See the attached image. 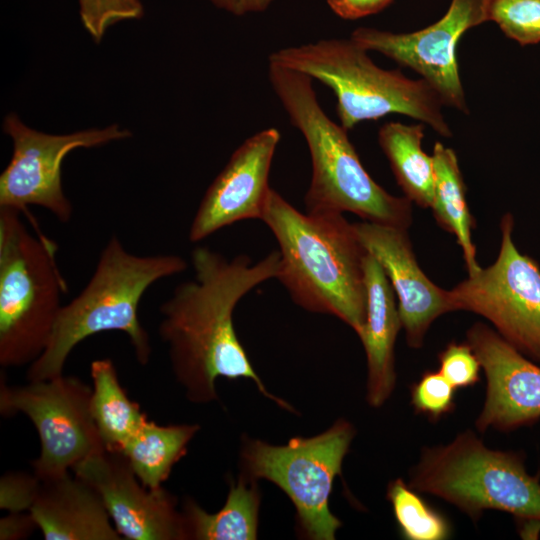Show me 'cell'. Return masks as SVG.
<instances>
[{"instance_id": "6da1fadb", "label": "cell", "mask_w": 540, "mask_h": 540, "mask_svg": "<svg viewBox=\"0 0 540 540\" xmlns=\"http://www.w3.org/2000/svg\"><path fill=\"white\" fill-rule=\"evenodd\" d=\"M192 280L177 285L160 308L158 332L168 347L172 372L186 398L196 404L218 399L216 380L246 378L281 408L294 411L271 394L255 372L233 325L238 302L259 284L277 278L278 250L253 263L244 254L227 259L205 246L191 252Z\"/></svg>"}, {"instance_id": "7a4b0ae2", "label": "cell", "mask_w": 540, "mask_h": 540, "mask_svg": "<svg viewBox=\"0 0 540 540\" xmlns=\"http://www.w3.org/2000/svg\"><path fill=\"white\" fill-rule=\"evenodd\" d=\"M261 220L280 253L278 279L295 304L334 315L359 336L366 320L367 251L338 212L302 213L270 189Z\"/></svg>"}, {"instance_id": "3957f363", "label": "cell", "mask_w": 540, "mask_h": 540, "mask_svg": "<svg viewBox=\"0 0 540 540\" xmlns=\"http://www.w3.org/2000/svg\"><path fill=\"white\" fill-rule=\"evenodd\" d=\"M186 268V260L179 255H137L112 236L101 250L88 283L60 309L45 350L29 365L27 380L62 375L72 350L86 338L105 331L125 333L137 361L146 365L152 345L139 320L140 301L152 284Z\"/></svg>"}, {"instance_id": "277c9868", "label": "cell", "mask_w": 540, "mask_h": 540, "mask_svg": "<svg viewBox=\"0 0 540 540\" xmlns=\"http://www.w3.org/2000/svg\"><path fill=\"white\" fill-rule=\"evenodd\" d=\"M268 79L310 153L312 177L304 198L306 212L347 211L368 222L407 229L411 201L389 194L373 180L347 130L320 106L313 79L272 62H268Z\"/></svg>"}, {"instance_id": "5b68a950", "label": "cell", "mask_w": 540, "mask_h": 540, "mask_svg": "<svg viewBox=\"0 0 540 540\" xmlns=\"http://www.w3.org/2000/svg\"><path fill=\"white\" fill-rule=\"evenodd\" d=\"M368 50L349 39H321L279 49L268 62L320 81L335 94L340 125L347 131L364 120L392 113L403 114L429 125L443 137L452 135L445 121L444 105L422 78H407L400 70L377 66Z\"/></svg>"}, {"instance_id": "8992f818", "label": "cell", "mask_w": 540, "mask_h": 540, "mask_svg": "<svg viewBox=\"0 0 540 540\" xmlns=\"http://www.w3.org/2000/svg\"><path fill=\"white\" fill-rule=\"evenodd\" d=\"M0 207V365L32 364L45 350L68 291L57 244L29 211Z\"/></svg>"}, {"instance_id": "52a82bcc", "label": "cell", "mask_w": 540, "mask_h": 540, "mask_svg": "<svg viewBox=\"0 0 540 540\" xmlns=\"http://www.w3.org/2000/svg\"><path fill=\"white\" fill-rule=\"evenodd\" d=\"M409 486L449 502L473 521L485 510L540 521V481L528 473L525 456L491 449L470 430L445 445L423 447Z\"/></svg>"}, {"instance_id": "ba28073f", "label": "cell", "mask_w": 540, "mask_h": 540, "mask_svg": "<svg viewBox=\"0 0 540 540\" xmlns=\"http://www.w3.org/2000/svg\"><path fill=\"white\" fill-rule=\"evenodd\" d=\"M356 434L354 426L338 419L326 431L271 445L245 437L240 450L241 475L277 485L291 500L301 535L333 540L342 522L329 509L334 479Z\"/></svg>"}, {"instance_id": "9c48e42d", "label": "cell", "mask_w": 540, "mask_h": 540, "mask_svg": "<svg viewBox=\"0 0 540 540\" xmlns=\"http://www.w3.org/2000/svg\"><path fill=\"white\" fill-rule=\"evenodd\" d=\"M91 386L75 376L59 375L23 386L0 383V413L26 415L40 440V454L32 462L41 480L68 473L78 463L106 450L93 420Z\"/></svg>"}, {"instance_id": "30bf717a", "label": "cell", "mask_w": 540, "mask_h": 540, "mask_svg": "<svg viewBox=\"0 0 540 540\" xmlns=\"http://www.w3.org/2000/svg\"><path fill=\"white\" fill-rule=\"evenodd\" d=\"M513 217L501 222L496 261L449 291L453 310L486 318L513 347L540 362V268L521 254L512 240Z\"/></svg>"}, {"instance_id": "8fae6325", "label": "cell", "mask_w": 540, "mask_h": 540, "mask_svg": "<svg viewBox=\"0 0 540 540\" xmlns=\"http://www.w3.org/2000/svg\"><path fill=\"white\" fill-rule=\"evenodd\" d=\"M2 128L12 141V156L0 175V207L26 212L29 206H39L61 223H68L73 214L62 186L66 155L77 148L102 146L132 135L119 124L48 134L28 127L14 112L4 117Z\"/></svg>"}, {"instance_id": "7c38bea8", "label": "cell", "mask_w": 540, "mask_h": 540, "mask_svg": "<svg viewBox=\"0 0 540 540\" xmlns=\"http://www.w3.org/2000/svg\"><path fill=\"white\" fill-rule=\"evenodd\" d=\"M489 2L452 0L442 18L421 30L393 33L358 27L350 38L366 50L415 71L436 91L444 105L468 114L456 47L467 30L489 21Z\"/></svg>"}, {"instance_id": "4fadbf2b", "label": "cell", "mask_w": 540, "mask_h": 540, "mask_svg": "<svg viewBox=\"0 0 540 540\" xmlns=\"http://www.w3.org/2000/svg\"><path fill=\"white\" fill-rule=\"evenodd\" d=\"M72 470L98 492L122 538L184 540L183 517L176 497L163 486H144L122 454L105 450Z\"/></svg>"}, {"instance_id": "5bb4252c", "label": "cell", "mask_w": 540, "mask_h": 540, "mask_svg": "<svg viewBox=\"0 0 540 540\" xmlns=\"http://www.w3.org/2000/svg\"><path fill=\"white\" fill-rule=\"evenodd\" d=\"M466 336L486 378L477 430L509 432L536 423L540 419V367L482 322L472 325Z\"/></svg>"}, {"instance_id": "9a60e30c", "label": "cell", "mask_w": 540, "mask_h": 540, "mask_svg": "<svg viewBox=\"0 0 540 540\" xmlns=\"http://www.w3.org/2000/svg\"><path fill=\"white\" fill-rule=\"evenodd\" d=\"M281 135L269 127L248 137L207 188L189 228L197 243L246 219H260L271 189L269 174Z\"/></svg>"}, {"instance_id": "2e32d148", "label": "cell", "mask_w": 540, "mask_h": 540, "mask_svg": "<svg viewBox=\"0 0 540 540\" xmlns=\"http://www.w3.org/2000/svg\"><path fill=\"white\" fill-rule=\"evenodd\" d=\"M353 226L361 244L379 262L397 295L407 344L420 348L433 321L454 311L449 291L435 285L421 270L407 229L368 221Z\"/></svg>"}, {"instance_id": "e0dca14e", "label": "cell", "mask_w": 540, "mask_h": 540, "mask_svg": "<svg viewBox=\"0 0 540 540\" xmlns=\"http://www.w3.org/2000/svg\"><path fill=\"white\" fill-rule=\"evenodd\" d=\"M30 513L46 540H120L98 492L69 473L41 481Z\"/></svg>"}, {"instance_id": "ac0fdd59", "label": "cell", "mask_w": 540, "mask_h": 540, "mask_svg": "<svg viewBox=\"0 0 540 540\" xmlns=\"http://www.w3.org/2000/svg\"><path fill=\"white\" fill-rule=\"evenodd\" d=\"M366 320L358 336L367 359L366 400L381 407L396 385L394 346L402 323L395 292L379 262L367 252L364 260Z\"/></svg>"}, {"instance_id": "d6986e66", "label": "cell", "mask_w": 540, "mask_h": 540, "mask_svg": "<svg viewBox=\"0 0 540 540\" xmlns=\"http://www.w3.org/2000/svg\"><path fill=\"white\" fill-rule=\"evenodd\" d=\"M256 480L240 474L230 481L224 506L209 513L191 498L182 505L184 540H254L257 538L260 491Z\"/></svg>"}, {"instance_id": "ffe728a7", "label": "cell", "mask_w": 540, "mask_h": 540, "mask_svg": "<svg viewBox=\"0 0 540 540\" xmlns=\"http://www.w3.org/2000/svg\"><path fill=\"white\" fill-rule=\"evenodd\" d=\"M198 424L159 425L146 420L120 451L141 481L157 489L168 479L174 465L188 451Z\"/></svg>"}, {"instance_id": "44dd1931", "label": "cell", "mask_w": 540, "mask_h": 540, "mask_svg": "<svg viewBox=\"0 0 540 540\" xmlns=\"http://www.w3.org/2000/svg\"><path fill=\"white\" fill-rule=\"evenodd\" d=\"M90 409L107 451L120 453L126 442L148 419L140 405L121 386L114 363L109 358L91 363Z\"/></svg>"}, {"instance_id": "7402d4cb", "label": "cell", "mask_w": 540, "mask_h": 540, "mask_svg": "<svg viewBox=\"0 0 540 540\" xmlns=\"http://www.w3.org/2000/svg\"><path fill=\"white\" fill-rule=\"evenodd\" d=\"M424 124L387 122L378 131V141L398 185L411 202L431 208L434 195L433 157L421 147Z\"/></svg>"}, {"instance_id": "603a6c76", "label": "cell", "mask_w": 540, "mask_h": 540, "mask_svg": "<svg viewBox=\"0 0 540 540\" xmlns=\"http://www.w3.org/2000/svg\"><path fill=\"white\" fill-rule=\"evenodd\" d=\"M432 157L435 181L431 208L438 224L456 237L470 276L481 267L471 235L475 221L466 202V187L457 155L453 149L436 142Z\"/></svg>"}, {"instance_id": "cb8c5ba5", "label": "cell", "mask_w": 540, "mask_h": 540, "mask_svg": "<svg viewBox=\"0 0 540 540\" xmlns=\"http://www.w3.org/2000/svg\"><path fill=\"white\" fill-rule=\"evenodd\" d=\"M401 535L408 540H444L452 531L450 522L431 507L417 491L401 478L391 481L387 488Z\"/></svg>"}, {"instance_id": "d4e9b609", "label": "cell", "mask_w": 540, "mask_h": 540, "mask_svg": "<svg viewBox=\"0 0 540 540\" xmlns=\"http://www.w3.org/2000/svg\"><path fill=\"white\" fill-rule=\"evenodd\" d=\"M488 19L522 46L540 42V0H490Z\"/></svg>"}, {"instance_id": "484cf974", "label": "cell", "mask_w": 540, "mask_h": 540, "mask_svg": "<svg viewBox=\"0 0 540 540\" xmlns=\"http://www.w3.org/2000/svg\"><path fill=\"white\" fill-rule=\"evenodd\" d=\"M81 22L96 42L100 43L114 24L125 20H136L143 16L140 0H78Z\"/></svg>"}, {"instance_id": "4316f807", "label": "cell", "mask_w": 540, "mask_h": 540, "mask_svg": "<svg viewBox=\"0 0 540 540\" xmlns=\"http://www.w3.org/2000/svg\"><path fill=\"white\" fill-rule=\"evenodd\" d=\"M456 388L439 372L427 371L411 388V404L418 414L437 421L455 408Z\"/></svg>"}, {"instance_id": "83f0119b", "label": "cell", "mask_w": 540, "mask_h": 540, "mask_svg": "<svg viewBox=\"0 0 540 540\" xmlns=\"http://www.w3.org/2000/svg\"><path fill=\"white\" fill-rule=\"evenodd\" d=\"M439 372L457 389L480 380V361L468 342L449 343L439 355Z\"/></svg>"}, {"instance_id": "f1b7e54d", "label": "cell", "mask_w": 540, "mask_h": 540, "mask_svg": "<svg viewBox=\"0 0 540 540\" xmlns=\"http://www.w3.org/2000/svg\"><path fill=\"white\" fill-rule=\"evenodd\" d=\"M41 487L33 473L11 471L0 479V508L8 512L30 511Z\"/></svg>"}, {"instance_id": "f546056e", "label": "cell", "mask_w": 540, "mask_h": 540, "mask_svg": "<svg viewBox=\"0 0 540 540\" xmlns=\"http://www.w3.org/2000/svg\"><path fill=\"white\" fill-rule=\"evenodd\" d=\"M393 0H327L328 6L340 18L355 20L380 12Z\"/></svg>"}, {"instance_id": "4dcf8cb0", "label": "cell", "mask_w": 540, "mask_h": 540, "mask_svg": "<svg viewBox=\"0 0 540 540\" xmlns=\"http://www.w3.org/2000/svg\"><path fill=\"white\" fill-rule=\"evenodd\" d=\"M37 528V523L30 511L9 512L0 520V539H27Z\"/></svg>"}, {"instance_id": "1f68e13d", "label": "cell", "mask_w": 540, "mask_h": 540, "mask_svg": "<svg viewBox=\"0 0 540 540\" xmlns=\"http://www.w3.org/2000/svg\"><path fill=\"white\" fill-rule=\"evenodd\" d=\"M216 7L233 15L243 16L249 13L265 11L276 0H208Z\"/></svg>"}]
</instances>
